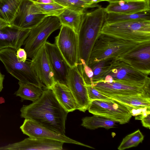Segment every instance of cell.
Masks as SVG:
<instances>
[{"label": "cell", "mask_w": 150, "mask_h": 150, "mask_svg": "<svg viewBox=\"0 0 150 150\" xmlns=\"http://www.w3.org/2000/svg\"><path fill=\"white\" fill-rule=\"evenodd\" d=\"M22 118L31 120L59 134L65 132L68 112L59 103L51 89H45L40 97L20 110Z\"/></svg>", "instance_id": "1"}, {"label": "cell", "mask_w": 150, "mask_h": 150, "mask_svg": "<svg viewBox=\"0 0 150 150\" xmlns=\"http://www.w3.org/2000/svg\"><path fill=\"white\" fill-rule=\"evenodd\" d=\"M107 13L100 6L94 10L85 12L78 34L79 59L88 65L90 54L95 41L100 33Z\"/></svg>", "instance_id": "2"}, {"label": "cell", "mask_w": 150, "mask_h": 150, "mask_svg": "<svg viewBox=\"0 0 150 150\" xmlns=\"http://www.w3.org/2000/svg\"><path fill=\"white\" fill-rule=\"evenodd\" d=\"M149 76L137 70L120 58H114L99 75L93 79L92 86L98 82L104 81L149 86Z\"/></svg>", "instance_id": "3"}, {"label": "cell", "mask_w": 150, "mask_h": 150, "mask_svg": "<svg viewBox=\"0 0 150 150\" xmlns=\"http://www.w3.org/2000/svg\"><path fill=\"white\" fill-rule=\"evenodd\" d=\"M148 42L137 43L100 33L92 48L88 65L120 57Z\"/></svg>", "instance_id": "4"}, {"label": "cell", "mask_w": 150, "mask_h": 150, "mask_svg": "<svg viewBox=\"0 0 150 150\" xmlns=\"http://www.w3.org/2000/svg\"><path fill=\"white\" fill-rule=\"evenodd\" d=\"M100 33L137 43L150 42V21L105 22Z\"/></svg>", "instance_id": "5"}, {"label": "cell", "mask_w": 150, "mask_h": 150, "mask_svg": "<svg viewBox=\"0 0 150 150\" xmlns=\"http://www.w3.org/2000/svg\"><path fill=\"white\" fill-rule=\"evenodd\" d=\"M16 50L11 48L0 50V60L6 71L20 81L44 88L37 77L31 61H19L16 56Z\"/></svg>", "instance_id": "6"}, {"label": "cell", "mask_w": 150, "mask_h": 150, "mask_svg": "<svg viewBox=\"0 0 150 150\" xmlns=\"http://www.w3.org/2000/svg\"><path fill=\"white\" fill-rule=\"evenodd\" d=\"M62 25L58 16H48L31 29L23 44L27 57L32 59L44 45L50 35L55 31L60 29Z\"/></svg>", "instance_id": "7"}, {"label": "cell", "mask_w": 150, "mask_h": 150, "mask_svg": "<svg viewBox=\"0 0 150 150\" xmlns=\"http://www.w3.org/2000/svg\"><path fill=\"white\" fill-rule=\"evenodd\" d=\"M87 110L93 115L105 117L120 124L128 123L132 116L125 105L111 98L92 101Z\"/></svg>", "instance_id": "8"}, {"label": "cell", "mask_w": 150, "mask_h": 150, "mask_svg": "<svg viewBox=\"0 0 150 150\" xmlns=\"http://www.w3.org/2000/svg\"><path fill=\"white\" fill-rule=\"evenodd\" d=\"M55 44L70 68L79 63L78 35L73 29L62 25L55 38Z\"/></svg>", "instance_id": "9"}, {"label": "cell", "mask_w": 150, "mask_h": 150, "mask_svg": "<svg viewBox=\"0 0 150 150\" xmlns=\"http://www.w3.org/2000/svg\"><path fill=\"white\" fill-rule=\"evenodd\" d=\"M31 0H21L11 25L18 28L31 29L46 16Z\"/></svg>", "instance_id": "10"}, {"label": "cell", "mask_w": 150, "mask_h": 150, "mask_svg": "<svg viewBox=\"0 0 150 150\" xmlns=\"http://www.w3.org/2000/svg\"><path fill=\"white\" fill-rule=\"evenodd\" d=\"M104 95L115 96L150 95V86L140 87L117 82L101 81L93 86Z\"/></svg>", "instance_id": "11"}, {"label": "cell", "mask_w": 150, "mask_h": 150, "mask_svg": "<svg viewBox=\"0 0 150 150\" xmlns=\"http://www.w3.org/2000/svg\"><path fill=\"white\" fill-rule=\"evenodd\" d=\"M82 74L77 66L70 68L67 80V86L71 91L77 105V110L85 112L90 105V100Z\"/></svg>", "instance_id": "12"}, {"label": "cell", "mask_w": 150, "mask_h": 150, "mask_svg": "<svg viewBox=\"0 0 150 150\" xmlns=\"http://www.w3.org/2000/svg\"><path fill=\"white\" fill-rule=\"evenodd\" d=\"M20 129L23 134L31 138H40L54 139L64 143L73 144L93 149L89 146L72 139L66 136L57 133L43 127L35 122L25 119Z\"/></svg>", "instance_id": "13"}, {"label": "cell", "mask_w": 150, "mask_h": 150, "mask_svg": "<svg viewBox=\"0 0 150 150\" xmlns=\"http://www.w3.org/2000/svg\"><path fill=\"white\" fill-rule=\"evenodd\" d=\"M31 61L37 77L44 88L51 90L55 81L44 44L35 54Z\"/></svg>", "instance_id": "14"}, {"label": "cell", "mask_w": 150, "mask_h": 150, "mask_svg": "<svg viewBox=\"0 0 150 150\" xmlns=\"http://www.w3.org/2000/svg\"><path fill=\"white\" fill-rule=\"evenodd\" d=\"M44 45L49 61L54 73L55 82L67 85L70 67L55 44L46 42Z\"/></svg>", "instance_id": "15"}, {"label": "cell", "mask_w": 150, "mask_h": 150, "mask_svg": "<svg viewBox=\"0 0 150 150\" xmlns=\"http://www.w3.org/2000/svg\"><path fill=\"white\" fill-rule=\"evenodd\" d=\"M64 143L54 139L29 137L18 142L0 146V150H62Z\"/></svg>", "instance_id": "16"}, {"label": "cell", "mask_w": 150, "mask_h": 150, "mask_svg": "<svg viewBox=\"0 0 150 150\" xmlns=\"http://www.w3.org/2000/svg\"><path fill=\"white\" fill-rule=\"evenodd\" d=\"M118 57L137 70L150 75V42L144 44L130 52Z\"/></svg>", "instance_id": "17"}, {"label": "cell", "mask_w": 150, "mask_h": 150, "mask_svg": "<svg viewBox=\"0 0 150 150\" xmlns=\"http://www.w3.org/2000/svg\"><path fill=\"white\" fill-rule=\"evenodd\" d=\"M30 29L23 30L10 25L0 29V50L11 48L16 50L23 45Z\"/></svg>", "instance_id": "18"}, {"label": "cell", "mask_w": 150, "mask_h": 150, "mask_svg": "<svg viewBox=\"0 0 150 150\" xmlns=\"http://www.w3.org/2000/svg\"><path fill=\"white\" fill-rule=\"evenodd\" d=\"M105 11L107 13L129 14L150 10V0H128L109 3Z\"/></svg>", "instance_id": "19"}, {"label": "cell", "mask_w": 150, "mask_h": 150, "mask_svg": "<svg viewBox=\"0 0 150 150\" xmlns=\"http://www.w3.org/2000/svg\"><path fill=\"white\" fill-rule=\"evenodd\" d=\"M125 105L132 116L150 113V95L115 96L110 98Z\"/></svg>", "instance_id": "20"}, {"label": "cell", "mask_w": 150, "mask_h": 150, "mask_svg": "<svg viewBox=\"0 0 150 150\" xmlns=\"http://www.w3.org/2000/svg\"><path fill=\"white\" fill-rule=\"evenodd\" d=\"M51 90L59 103L68 112L77 110L76 100L67 85L55 82Z\"/></svg>", "instance_id": "21"}, {"label": "cell", "mask_w": 150, "mask_h": 150, "mask_svg": "<svg viewBox=\"0 0 150 150\" xmlns=\"http://www.w3.org/2000/svg\"><path fill=\"white\" fill-rule=\"evenodd\" d=\"M85 11L66 7L58 17L62 25L71 28L78 34Z\"/></svg>", "instance_id": "22"}, {"label": "cell", "mask_w": 150, "mask_h": 150, "mask_svg": "<svg viewBox=\"0 0 150 150\" xmlns=\"http://www.w3.org/2000/svg\"><path fill=\"white\" fill-rule=\"evenodd\" d=\"M19 88L14 94L21 98V102L25 100L34 102L38 100L42 95L43 90L42 88L34 85L19 81Z\"/></svg>", "instance_id": "23"}, {"label": "cell", "mask_w": 150, "mask_h": 150, "mask_svg": "<svg viewBox=\"0 0 150 150\" xmlns=\"http://www.w3.org/2000/svg\"><path fill=\"white\" fill-rule=\"evenodd\" d=\"M150 21V11L129 14L107 13L105 22L111 23L131 21Z\"/></svg>", "instance_id": "24"}, {"label": "cell", "mask_w": 150, "mask_h": 150, "mask_svg": "<svg viewBox=\"0 0 150 150\" xmlns=\"http://www.w3.org/2000/svg\"><path fill=\"white\" fill-rule=\"evenodd\" d=\"M82 121L81 125L90 129H95L100 127L109 129L113 127L116 123L107 118L96 115L84 117Z\"/></svg>", "instance_id": "25"}, {"label": "cell", "mask_w": 150, "mask_h": 150, "mask_svg": "<svg viewBox=\"0 0 150 150\" xmlns=\"http://www.w3.org/2000/svg\"><path fill=\"white\" fill-rule=\"evenodd\" d=\"M21 0H0V19L11 24Z\"/></svg>", "instance_id": "26"}, {"label": "cell", "mask_w": 150, "mask_h": 150, "mask_svg": "<svg viewBox=\"0 0 150 150\" xmlns=\"http://www.w3.org/2000/svg\"><path fill=\"white\" fill-rule=\"evenodd\" d=\"M144 136L139 129L128 135L122 139L118 148L119 150H124L137 146L144 140Z\"/></svg>", "instance_id": "27"}, {"label": "cell", "mask_w": 150, "mask_h": 150, "mask_svg": "<svg viewBox=\"0 0 150 150\" xmlns=\"http://www.w3.org/2000/svg\"><path fill=\"white\" fill-rule=\"evenodd\" d=\"M34 3L42 13L47 16H58L66 8L57 3L43 4Z\"/></svg>", "instance_id": "28"}, {"label": "cell", "mask_w": 150, "mask_h": 150, "mask_svg": "<svg viewBox=\"0 0 150 150\" xmlns=\"http://www.w3.org/2000/svg\"><path fill=\"white\" fill-rule=\"evenodd\" d=\"M57 3L65 7L85 11L87 8L98 7L101 6L93 4L81 0H54Z\"/></svg>", "instance_id": "29"}, {"label": "cell", "mask_w": 150, "mask_h": 150, "mask_svg": "<svg viewBox=\"0 0 150 150\" xmlns=\"http://www.w3.org/2000/svg\"><path fill=\"white\" fill-rule=\"evenodd\" d=\"M113 58H109L87 65L91 69L93 73V79L99 75L108 65Z\"/></svg>", "instance_id": "30"}, {"label": "cell", "mask_w": 150, "mask_h": 150, "mask_svg": "<svg viewBox=\"0 0 150 150\" xmlns=\"http://www.w3.org/2000/svg\"><path fill=\"white\" fill-rule=\"evenodd\" d=\"M89 98L91 101L96 100H108L110 98L102 94L93 86L85 85Z\"/></svg>", "instance_id": "31"}, {"label": "cell", "mask_w": 150, "mask_h": 150, "mask_svg": "<svg viewBox=\"0 0 150 150\" xmlns=\"http://www.w3.org/2000/svg\"><path fill=\"white\" fill-rule=\"evenodd\" d=\"M16 50V56L18 60L21 62H25L27 56L26 52L25 49L20 47Z\"/></svg>", "instance_id": "32"}, {"label": "cell", "mask_w": 150, "mask_h": 150, "mask_svg": "<svg viewBox=\"0 0 150 150\" xmlns=\"http://www.w3.org/2000/svg\"><path fill=\"white\" fill-rule=\"evenodd\" d=\"M142 126L146 128H150V114L148 113L146 115L142 117L141 120Z\"/></svg>", "instance_id": "33"}, {"label": "cell", "mask_w": 150, "mask_h": 150, "mask_svg": "<svg viewBox=\"0 0 150 150\" xmlns=\"http://www.w3.org/2000/svg\"><path fill=\"white\" fill-rule=\"evenodd\" d=\"M33 2L40 4H48L57 3L54 0H31Z\"/></svg>", "instance_id": "34"}, {"label": "cell", "mask_w": 150, "mask_h": 150, "mask_svg": "<svg viewBox=\"0 0 150 150\" xmlns=\"http://www.w3.org/2000/svg\"><path fill=\"white\" fill-rule=\"evenodd\" d=\"M4 78L5 75L1 73L0 70V92L3 88V83Z\"/></svg>", "instance_id": "35"}, {"label": "cell", "mask_w": 150, "mask_h": 150, "mask_svg": "<svg viewBox=\"0 0 150 150\" xmlns=\"http://www.w3.org/2000/svg\"><path fill=\"white\" fill-rule=\"evenodd\" d=\"M93 4H98L101 1H106L105 0H81Z\"/></svg>", "instance_id": "36"}, {"label": "cell", "mask_w": 150, "mask_h": 150, "mask_svg": "<svg viewBox=\"0 0 150 150\" xmlns=\"http://www.w3.org/2000/svg\"><path fill=\"white\" fill-rule=\"evenodd\" d=\"M10 25L11 24L0 19V29L4 28Z\"/></svg>", "instance_id": "37"}, {"label": "cell", "mask_w": 150, "mask_h": 150, "mask_svg": "<svg viewBox=\"0 0 150 150\" xmlns=\"http://www.w3.org/2000/svg\"><path fill=\"white\" fill-rule=\"evenodd\" d=\"M128 0H105L106 1L108 2L109 3L119 1H121Z\"/></svg>", "instance_id": "38"}, {"label": "cell", "mask_w": 150, "mask_h": 150, "mask_svg": "<svg viewBox=\"0 0 150 150\" xmlns=\"http://www.w3.org/2000/svg\"><path fill=\"white\" fill-rule=\"evenodd\" d=\"M5 102V100L3 97H0V104L4 103Z\"/></svg>", "instance_id": "39"}]
</instances>
